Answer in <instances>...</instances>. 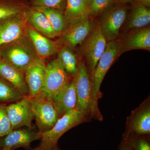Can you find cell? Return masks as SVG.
Here are the masks:
<instances>
[{"label": "cell", "instance_id": "18", "mask_svg": "<svg viewBox=\"0 0 150 150\" xmlns=\"http://www.w3.org/2000/svg\"><path fill=\"white\" fill-rule=\"evenodd\" d=\"M0 76L17 88L25 96H28L29 90L24 73L2 59H0Z\"/></svg>", "mask_w": 150, "mask_h": 150}, {"label": "cell", "instance_id": "23", "mask_svg": "<svg viewBox=\"0 0 150 150\" xmlns=\"http://www.w3.org/2000/svg\"><path fill=\"white\" fill-rule=\"evenodd\" d=\"M57 59L61 63L66 72L75 77L78 71V65L75 54L68 46L61 48Z\"/></svg>", "mask_w": 150, "mask_h": 150}, {"label": "cell", "instance_id": "2", "mask_svg": "<svg viewBox=\"0 0 150 150\" xmlns=\"http://www.w3.org/2000/svg\"><path fill=\"white\" fill-rule=\"evenodd\" d=\"M76 108L70 110L60 117L53 127L41 132L39 145L30 150H52L58 146V141L65 133L79 124L88 122Z\"/></svg>", "mask_w": 150, "mask_h": 150}, {"label": "cell", "instance_id": "20", "mask_svg": "<svg viewBox=\"0 0 150 150\" xmlns=\"http://www.w3.org/2000/svg\"><path fill=\"white\" fill-rule=\"evenodd\" d=\"M123 50L150 49V28H143L133 33L125 40Z\"/></svg>", "mask_w": 150, "mask_h": 150}, {"label": "cell", "instance_id": "36", "mask_svg": "<svg viewBox=\"0 0 150 150\" xmlns=\"http://www.w3.org/2000/svg\"><path fill=\"white\" fill-rule=\"evenodd\" d=\"M134 1H140L141 0H134Z\"/></svg>", "mask_w": 150, "mask_h": 150}, {"label": "cell", "instance_id": "16", "mask_svg": "<svg viewBox=\"0 0 150 150\" xmlns=\"http://www.w3.org/2000/svg\"><path fill=\"white\" fill-rule=\"evenodd\" d=\"M26 23L38 32L49 38L59 36L46 16L41 12L28 7L22 13Z\"/></svg>", "mask_w": 150, "mask_h": 150}, {"label": "cell", "instance_id": "3", "mask_svg": "<svg viewBox=\"0 0 150 150\" xmlns=\"http://www.w3.org/2000/svg\"><path fill=\"white\" fill-rule=\"evenodd\" d=\"M0 48L2 59L23 73L39 57L31 41L25 34Z\"/></svg>", "mask_w": 150, "mask_h": 150}, {"label": "cell", "instance_id": "13", "mask_svg": "<svg viewBox=\"0 0 150 150\" xmlns=\"http://www.w3.org/2000/svg\"><path fill=\"white\" fill-rule=\"evenodd\" d=\"M22 13L4 20L0 24V48L25 35L26 22Z\"/></svg>", "mask_w": 150, "mask_h": 150}, {"label": "cell", "instance_id": "11", "mask_svg": "<svg viewBox=\"0 0 150 150\" xmlns=\"http://www.w3.org/2000/svg\"><path fill=\"white\" fill-rule=\"evenodd\" d=\"M107 41L100 30L99 24L93 31L86 46L87 69L91 77L98 60L106 48Z\"/></svg>", "mask_w": 150, "mask_h": 150}, {"label": "cell", "instance_id": "32", "mask_svg": "<svg viewBox=\"0 0 150 150\" xmlns=\"http://www.w3.org/2000/svg\"><path fill=\"white\" fill-rule=\"evenodd\" d=\"M84 1L85 2L88 7L91 4L92 1V0H84Z\"/></svg>", "mask_w": 150, "mask_h": 150}, {"label": "cell", "instance_id": "4", "mask_svg": "<svg viewBox=\"0 0 150 150\" xmlns=\"http://www.w3.org/2000/svg\"><path fill=\"white\" fill-rule=\"evenodd\" d=\"M121 49V44L118 40H113L108 42L105 50L97 64L91 78L94 98L97 102L102 97L100 87L103 79Z\"/></svg>", "mask_w": 150, "mask_h": 150}, {"label": "cell", "instance_id": "25", "mask_svg": "<svg viewBox=\"0 0 150 150\" xmlns=\"http://www.w3.org/2000/svg\"><path fill=\"white\" fill-rule=\"evenodd\" d=\"M24 97L17 88L0 76V103H12Z\"/></svg>", "mask_w": 150, "mask_h": 150}, {"label": "cell", "instance_id": "19", "mask_svg": "<svg viewBox=\"0 0 150 150\" xmlns=\"http://www.w3.org/2000/svg\"><path fill=\"white\" fill-rule=\"evenodd\" d=\"M39 11L46 16L55 32L60 35L67 29L68 23L64 13L56 9L45 7H30Z\"/></svg>", "mask_w": 150, "mask_h": 150}, {"label": "cell", "instance_id": "34", "mask_svg": "<svg viewBox=\"0 0 150 150\" xmlns=\"http://www.w3.org/2000/svg\"><path fill=\"white\" fill-rule=\"evenodd\" d=\"M52 150H61L59 148V147L58 146H56V147L54 148V149Z\"/></svg>", "mask_w": 150, "mask_h": 150}, {"label": "cell", "instance_id": "21", "mask_svg": "<svg viewBox=\"0 0 150 150\" xmlns=\"http://www.w3.org/2000/svg\"><path fill=\"white\" fill-rule=\"evenodd\" d=\"M28 7L24 0H0V21L21 14Z\"/></svg>", "mask_w": 150, "mask_h": 150}, {"label": "cell", "instance_id": "30", "mask_svg": "<svg viewBox=\"0 0 150 150\" xmlns=\"http://www.w3.org/2000/svg\"><path fill=\"white\" fill-rule=\"evenodd\" d=\"M118 150H133L128 140L122 138L118 146Z\"/></svg>", "mask_w": 150, "mask_h": 150}, {"label": "cell", "instance_id": "9", "mask_svg": "<svg viewBox=\"0 0 150 150\" xmlns=\"http://www.w3.org/2000/svg\"><path fill=\"white\" fill-rule=\"evenodd\" d=\"M8 115L13 130L23 126L33 129L32 121L34 118L29 98L27 97L7 105Z\"/></svg>", "mask_w": 150, "mask_h": 150}, {"label": "cell", "instance_id": "33", "mask_svg": "<svg viewBox=\"0 0 150 150\" xmlns=\"http://www.w3.org/2000/svg\"><path fill=\"white\" fill-rule=\"evenodd\" d=\"M0 150H11V149L9 148H5Z\"/></svg>", "mask_w": 150, "mask_h": 150}, {"label": "cell", "instance_id": "1", "mask_svg": "<svg viewBox=\"0 0 150 150\" xmlns=\"http://www.w3.org/2000/svg\"><path fill=\"white\" fill-rule=\"evenodd\" d=\"M76 95V108L89 120L102 121L103 118L98 108V102L94 98L90 77L83 62L78 65L77 72L74 77Z\"/></svg>", "mask_w": 150, "mask_h": 150}, {"label": "cell", "instance_id": "26", "mask_svg": "<svg viewBox=\"0 0 150 150\" xmlns=\"http://www.w3.org/2000/svg\"><path fill=\"white\" fill-rule=\"evenodd\" d=\"M150 135L131 134L126 138L133 150H150Z\"/></svg>", "mask_w": 150, "mask_h": 150}, {"label": "cell", "instance_id": "10", "mask_svg": "<svg viewBox=\"0 0 150 150\" xmlns=\"http://www.w3.org/2000/svg\"><path fill=\"white\" fill-rule=\"evenodd\" d=\"M40 138L41 133L33 129H15L7 135L0 137V150L5 148H10L11 150L23 148L30 150L31 143L40 140Z\"/></svg>", "mask_w": 150, "mask_h": 150}, {"label": "cell", "instance_id": "7", "mask_svg": "<svg viewBox=\"0 0 150 150\" xmlns=\"http://www.w3.org/2000/svg\"><path fill=\"white\" fill-rule=\"evenodd\" d=\"M131 134L150 135V96L137 108L132 110L126 119V128L122 137L126 138Z\"/></svg>", "mask_w": 150, "mask_h": 150}, {"label": "cell", "instance_id": "35", "mask_svg": "<svg viewBox=\"0 0 150 150\" xmlns=\"http://www.w3.org/2000/svg\"><path fill=\"white\" fill-rule=\"evenodd\" d=\"M121 1H129V0H121Z\"/></svg>", "mask_w": 150, "mask_h": 150}, {"label": "cell", "instance_id": "17", "mask_svg": "<svg viewBox=\"0 0 150 150\" xmlns=\"http://www.w3.org/2000/svg\"><path fill=\"white\" fill-rule=\"evenodd\" d=\"M25 34L31 41L38 56L49 57L58 52L59 46L57 43L50 40L29 25L25 27Z\"/></svg>", "mask_w": 150, "mask_h": 150}, {"label": "cell", "instance_id": "15", "mask_svg": "<svg viewBox=\"0 0 150 150\" xmlns=\"http://www.w3.org/2000/svg\"><path fill=\"white\" fill-rule=\"evenodd\" d=\"M51 100L61 117L67 112L76 108L77 99L74 77L70 80Z\"/></svg>", "mask_w": 150, "mask_h": 150}, {"label": "cell", "instance_id": "27", "mask_svg": "<svg viewBox=\"0 0 150 150\" xmlns=\"http://www.w3.org/2000/svg\"><path fill=\"white\" fill-rule=\"evenodd\" d=\"M67 0H30V7H45L56 9L64 13Z\"/></svg>", "mask_w": 150, "mask_h": 150}, {"label": "cell", "instance_id": "28", "mask_svg": "<svg viewBox=\"0 0 150 150\" xmlns=\"http://www.w3.org/2000/svg\"><path fill=\"white\" fill-rule=\"evenodd\" d=\"M13 130L8 115L7 105L0 103V137L7 135Z\"/></svg>", "mask_w": 150, "mask_h": 150}, {"label": "cell", "instance_id": "5", "mask_svg": "<svg viewBox=\"0 0 150 150\" xmlns=\"http://www.w3.org/2000/svg\"><path fill=\"white\" fill-rule=\"evenodd\" d=\"M29 98L38 131L41 133L51 129L61 117L52 100L42 92Z\"/></svg>", "mask_w": 150, "mask_h": 150}, {"label": "cell", "instance_id": "8", "mask_svg": "<svg viewBox=\"0 0 150 150\" xmlns=\"http://www.w3.org/2000/svg\"><path fill=\"white\" fill-rule=\"evenodd\" d=\"M127 13L125 7L116 6L110 8L103 14L98 24L107 42L115 40L118 37Z\"/></svg>", "mask_w": 150, "mask_h": 150}, {"label": "cell", "instance_id": "37", "mask_svg": "<svg viewBox=\"0 0 150 150\" xmlns=\"http://www.w3.org/2000/svg\"><path fill=\"white\" fill-rule=\"evenodd\" d=\"M0 56H1V54H0ZM0 58H1V57H0ZM0 59H1V58H0Z\"/></svg>", "mask_w": 150, "mask_h": 150}, {"label": "cell", "instance_id": "24", "mask_svg": "<svg viewBox=\"0 0 150 150\" xmlns=\"http://www.w3.org/2000/svg\"><path fill=\"white\" fill-rule=\"evenodd\" d=\"M150 10L144 6L136 7L132 11L127 25L129 29L141 28L150 23Z\"/></svg>", "mask_w": 150, "mask_h": 150}, {"label": "cell", "instance_id": "14", "mask_svg": "<svg viewBox=\"0 0 150 150\" xmlns=\"http://www.w3.org/2000/svg\"><path fill=\"white\" fill-rule=\"evenodd\" d=\"M88 16L83 17L71 22L64 32V39L68 45L75 47L81 44L91 31L92 22Z\"/></svg>", "mask_w": 150, "mask_h": 150}, {"label": "cell", "instance_id": "12", "mask_svg": "<svg viewBox=\"0 0 150 150\" xmlns=\"http://www.w3.org/2000/svg\"><path fill=\"white\" fill-rule=\"evenodd\" d=\"M46 65L40 57L34 60L25 71V81L28 87V98L34 97L43 89Z\"/></svg>", "mask_w": 150, "mask_h": 150}, {"label": "cell", "instance_id": "6", "mask_svg": "<svg viewBox=\"0 0 150 150\" xmlns=\"http://www.w3.org/2000/svg\"><path fill=\"white\" fill-rule=\"evenodd\" d=\"M69 76L57 58L49 62L46 66L42 92L52 99L69 81Z\"/></svg>", "mask_w": 150, "mask_h": 150}, {"label": "cell", "instance_id": "29", "mask_svg": "<svg viewBox=\"0 0 150 150\" xmlns=\"http://www.w3.org/2000/svg\"><path fill=\"white\" fill-rule=\"evenodd\" d=\"M118 1V0H92L91 4L88 7V15H97Z\"/></svg>", "mask_w": 150, "mask_h": 150}, {"label": "cell", "instance_id": "31", "mask_svg": "<svg viewBox=\"0 0 150 150\" xmlns=\"http://www.w3.org/2000/svg\"><path fill=\"white\" fill-rule=\"evenodd\" d=\"M142 4L144 6H149L150 5V0H141Z\"/></svg>", "mask_w": 150, "mask_h": 150}, {"label": "cell", "instance_id": "22", "mask_svg": "<svg viewBox=\"0 0 150 150\" xmlns=\"http://www.w3.org/2000/svg\"><path fill=\"white\" fill-rule=\"evenodd\" d=\"M64 13L69 24L77 19L88 16V7L84 0H67Z\"/></svg>", "mask_w": 150, "mask_h": 150}]
</instances>
